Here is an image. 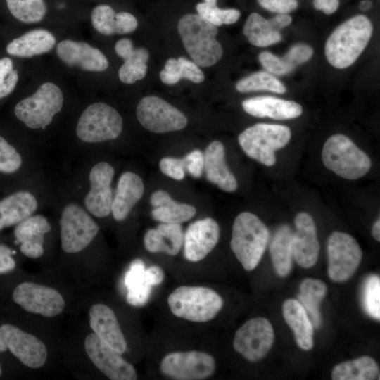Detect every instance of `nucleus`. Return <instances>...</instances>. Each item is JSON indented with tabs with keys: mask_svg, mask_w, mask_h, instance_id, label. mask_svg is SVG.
<instances>
[{
	"mask_svg": "<svg viewBox=\"0 0 380 380\" xmlns=\"http://www.w3.org/2000/svg\"><path fill=\"white\" fill-rule=\"evenodd\" d=\"M373 26L363 15H355L338 26L327 39L324 53L328 62L339 69L351 65L367 46Z\"/></svg>",
	"mask_w": 380,
	"mask_h": 380,
	"instance_id": "f257e3e1",
	"label": "nucleus"
},
{
	"mask_svg": "<svg viewBox=\"0 0 380 380\" xmlns=\"http://www.w3.org/2000/svg\"><path fill=\"white\" fill-rule=\"evenodd\" d=\"M184 48L200 67L215 64L222 56V48L215 39L217 28L198 14H185L177 25Z\"/></svg>",
	"mask_w": 380,
	"mask_h": 380,
	"instance_id": "f03ea898",
	"label": "nucleus"
},
{
	"mask_svg": "<svg viewBox=\"0 0 380 380\" xmlns=\"http://www.w3.org/2000/svg\"><path fill=\"white\" fill-rule=\"evenodd\" d=\"M269 239L267 227L255 214L243 212L236 217L230 247L244 270L251 271L258 266Z\"/></svg>",
	"mask_w": 380,
	"mask_h": 380,
	"instance_id": "7ed1b4c3",
	"label": "nucleus"
},
{
	"mask_svg": "<svg viewBox=\"0 0 380 380\" xmlns=\"http://www.w3.org/2000/svg\"><path fill=\"white\" fill-rule=\"evenodd\" d=\"M167 301L175 317L197 323L213 319L224 303L215 291L203 286H178L170 293Z\"/></svg>",
	"mask_w": 380,
	"mask_h": 380,
	"instance_id": "20e7f679",
	"label": "nucleus"
},
{
	"mask_svg": "<svg viewBox=\"0 0 380 380\" xmlns=\"http://www.w3.org/2000/svg\"><path fill=\"white\" fill-rule=\"evenodd\" d=\"M322 160L327 169L350 180L362 177L372 166L368 155L350 138L341 134H334L325 141Z\"/></svg>",
	"mask_w": 380,
	"mask_h": 380,
	"instance_id": "39448f33",
	"label": "nucleus"
},
{
	"mask_svg": "<svg viewBox=\"0 0 380 380\" xmlns=\"http://www.w3.org/2000/svg\"><path fill=\"white\" fill-rule=\"evenodd\" d=\"M291 137V129L286 126L258 123L243 130L238 141L248 157L270 167L276 163L275 151L284 147Z\"/></svg>",
	"mask_w": 380,
	"mask_h": 380,
	"instance_id": "423d86ee",
	"label": "nucleus"
},
{
	"mask_svg": "<svg viewBox=\"0 0 380 380\" xmlns=\"http://www.w3.org/2000/svg\"><path fill=\"white\" fill-rule=\"evenodd\" d=\"M61 88L51 82L42 84L30 96L20 101L14 108L17 118L31 129H45L63 105Z\"/></svg>",
	"mask_w": 380,
	"mask_h": 380,
	"instance_id": "0eeeda50",
	"label": "nucleus"
},
{
	"mask_svg": "<svg viewBox=\"0 0 380 380\" xmlns=\"http://www.w3.org/2000/svg\"><path fill=\"white\" fill-rule=\"evenodd\" d=\"M122 124V117L115 108L97 102L89 106L81 114L76 134L84 142H101L118 137Z\"/></svg>",
	"mask_w": 380,
	"mask_h": 380,
	"instance_id": "6e6552de",
	"label": "nucleus"
},
{
	"mask_svg": "<svg viewBox=\"0 0 380 380\" xmlns=\"http://www.w3.org/2000/svg\"><path fill=\"white\" fill-rule=\"evenodd\" d=\"M61 241L63 250L75 253L84 249L93 241L99 227L80 205L70 203L64 207L61 219Z\"/></svg>",
	"mask_w": 380,
	"mask_h": 380,
	"instance_id": "1a4fd4ad",
	"label": "nucleus"
},
{
	"mask_svg": "<svg viewBox=\"0 0 380 380\" xmlns=\"http://www.w3.org/2000/svg\"><path fill=\"white\" fill-rule=\"evenodd\" d=\"M216 367L215 358L199 350L175 351L161 360L163 375L177 380H202L211 376Z\"/></svg>",
	"mask_w": 380,
	"mask_h": 380,
	"instance_id": "9d476101",
	"label": "nucleus"
},
{
	"mask_svg": "<svg viewBox=\"0 0 380 380\" xmlns=\"http://www.w3.org/2000/svg\"><path fill=\"white\" fill-rule=\"evenodd\" d=\"M328 274L336 282L347 281L355 272L362 259V250L350 234L334 232L327 242Z\"/></svg>",
	"mask_w": 380,
	"mask_h": 380,
	"instance_id": "9b49d317",
	"label": "nucleus"
},
{
	"mask_svg": "<svg viewBox=\"0 0 380 380\" xmlns=\"http://www.w3.org/2000/svg\"><path fill=\"white\" fill-rule=\"evenodd\" d=\"M136 114L141 126L154 133L181 130L187 125V118L180 110L156 96L141 99Z\"/></svg>",
	"mask_w": 380,
	"mask_h": 380,
	"instance_id": "f8f14e48",
	"label": "nucleus"
},
{
	"mask_svg": "<svg viewBox=\"0 0 380 380\" xmlns=\"http://www.w3.org/2000/svg\"><path fill=\"white\" fill-rule=\"evenodd\" d=\"M274 340V329L269 320L255 317L246 321L236 331L233 346L245 359L256 362L268 353Z\"/></svg>",
	"mask_w": 380,
	"mask_h": 380,
	"instance_id": "ddd939ff",
	"label": "nucleus"
},
{
	"mask_svg": "<svg viewBox=\"0 0 380 380\" xmlns=\"http://www.w3.org/2000/svg\"><path fill=\"white\" fill-rule=\"evenodd\" d=\"M13 300L26 311L52 317L64 309L65 301L56 289L32 282H23L13 293Z\"/></svg>",
	"mask_w": 380,
	"mask_h": 380,
	"instance_id": "4468645a",
	"label": "nucleus"
},
{
	"mask_svg": "<svg viewBox=\"0 0 380 380\" xmlns=\"http://www.w3.org/2000/svg\"><path fill=\"white\" fill-rule=\"evenodd\" d=\"M85 351L94 365L112 380H135L137 371L121 354L101 340L94 333L84 341Z\"/></svg>",
	"mask_w": 380,
	"mask_h": 380,
	"instance_id": "2eb2a0df",
	"label": "nucleus"
},
{
	"mask_svg": "<svg viewBox=\"0 0 380 380\" xmlns=\"http://www.w3.org/2000/svg\"><path fill=\"white\" fill-rule=\"evenodd\" d=\"M0 335L7 348L25 366L35 369L44 365L47 349L37 337L8 324L0 327Z\"/></svg>",
	"mask_w": 380,
	"mask_h": 380,
	"instance_id": "dca6fc26",
	"label": "nucleus"
},
{
	"mask_svg": "<svg viewBox=\"0 0 380 380\" xmlns=\"http://www.w3.org/2000/svg\"><path fill=\"white\" fill-rule=\"evenodd\" d=\"M114 173V168L106 162L96 164L90 170L91 188L85 196L84 205L95 217H105L111 213L113 196L110 185Z\"/></svg>",
	"mask_w": 380,
	"mask_h": 380,
	"instance_id": "f3484780",
	"label": "nucleus"
},
{
	"mask_svg": "<svg viewBox=\"0 0 380 380\" xmlns=\"http://www.w3.org/2000/svg\"><path fill=\"white\" fill-rule=\"evenodd\" d=\"M220 238V227L211 217L196 220L184 233V255L192 262L203 260L215 247Z\"/></svg>",
	"mask_w": 380,
	"mask_h": 380,
	"instance_id": "a211bd4d",
	"label": "nucleus"
},
{
	"mask_svg": "<svg viewBox=\"0 0 380 380\" xmlns=\"http://www.w3.org/2000/svg\"><path fill=\"white\" fill-rule=\"evenodd\" d=\"M296 232L293 235V258L301 267L309 268L317 261L319 243L312 216L306 212L298 213L295 217Z\"/></svg>",
	"mask_w": 380,
	"mask_h": 380,
	"instance_id": "6ab92c4d",
	"label": "nucleus"
},
{
	"mask_svg": "<svg viewBox=\"0 0 380 380\" xmlns=\"http://www.w3.org/2000/svg\"><path fill=\"white\" fill-rule=\"evenodd\" d=\"M56 54L66 65L77 66L85 71L102 72L108 67L104 54L84 42L63 40L57 45Z\"/></svg>",
	"mask_w": 380,
	"mask_h": 380,
	"instance_id": "aec40b11",
	"label": "nucleus"
},
{
	"mask_svg": "<svg viewBox=\"0 0 380 380\" xmlns=\"http://www.w3.org/2000/svg\"><path fill=\"white\" fill-rule=\"evenodd\" d=\"M89 315L94 333L120 354L125 353L127 341L113 310L105 304L97 303L90 308Z\"/></svg>",
	"mask_w": 380,
	"mask_h": 380,
	"instance_id": "412c9836",
	"label": "nucleus"
},
{
	"mask_svg": "<svg viewBox=\"0 0 380 380\" xmlns=\"http://www.w3.org/2000/svg\"><path fill=\"white\" fill-rule=\"evenodd\" d=\"M241 105L244 111L251 115L274 120L294 119L303 113L299 103L269 96L253 97L243 101Z\"/></svg>",
	"mask_w": 380,
	"mask_h": 380,
	"instance_id": "4be33fe9",
	"label": "nucleus"
},
{
	"mask_svg": "<svg viewBox=\"0 0 380 380\" xmlns=\"http://www.w3.org/2000/svg\"><path fill=\"white\" fill-rule=\"evenodd\" d=\"M204 167L207 179L227 192L237 189V180L225 161L224 146L219 141H212L204 153Z\"/></svg>",
	"mask_w": 380,
	"mask_h": 380,
	"instance_id": "5701e85b",
	"label": "nucleus"
},
{
	"mask_svg": "<svg viewBox=\"0 0 380 380\" xmlns=\"http://www.w3.org/2000/svg\"><path fill=\"white\" fill-rule=\"evenodd\" d=\"M115 51L124 61L118 70L122 82L131 84L145 77L149 58V53L146 49H135L129 39L122 38L115 43Z\"/></svg>",
	"mask_w": 380,
	"mask_h": 380,
	"instance_id": "b1692460",
	"label": "nucleus"
},
{
	"mask_svg": "<svg viewBox=\"0 0 380 380\" xmlns=\"http://www.w3.org/2000/svg\"><path fill=\"white\" fill-rule=\"evenodd\" d=\"M144 191V183L139 175L132 172L122 173L113 196L111 213L117 221L127 218Z\"/></svg>",
	"mask_w": 380,
	"mask_h": 380,
	"instance_id": "393cba45",
	"label": "nucleus"
},
{
	"mask_svg": "<svg viewBox=\"0 0 380 380\" xmlns=\"http://www.w3.org/2000/svg\"><path fill=\"white\" fill-rule=\"evenodd\" d=\"M184 243V232L180 224L161 222L155 229L147 230L144 236V245L151 253H164L176 255Z\"/></svg>",
	"mask_w": 380,
	"mask_h": 380,
	"instance_id": "a878e982",
	"label": "nucleus"
},
{
	"mask_svg": "<svg viewBox=\"0 0 380 380\" xmlns=\"http://www.w3.org/2000/svg\"><path fill=\"white\" fill-rule=\"evenodd\" d=\"M150 203L153 207L152 217L163 223L181 224L191 219L196 213L193 205L176 202L163 190L153 192Z\"/></svg>",
	"mask_w": 380,
	"mask_h": 380,
	"instance_id": "bb28decb",
	"label": "nucleus"
},
{
	"mask_svg": "<svg viewBox=\"0 0 380 380\" xmlns=\"http://www.w3.org/2000/svg\"><path fill=\"white\" fill-rule=\"evenodd\" d=\"M55 36L44 29H34L14 39L6 46L8 54L30 58L50 51L56 44Z\"/></svg>",
	"mask_w": 380,
	"mask_h": 380,
	"instance_id": "cd10ccee",
	"label": "nucleus"
},
{
	"mask_svg": "<svg viewBox=\"0 0 380 380\" xmlns=\"http://www.w3.org/2000/svg\"><path fill=\"white\" fill-rule=\"evenodd\" d=\"M37 205L35 197L25 191H17L0 201V230L30 217Z\"/></svg>",
	"mask_w": 380,
	"mask_h": 380,
	"instance_id": "c85d7f7f",
	"label": "nucleus"
},
{
	"mask_svg": "<svg viewBox=\"0 0 380 380\" xmlns=\"http://www.w3.org/2000/svg\"><path fill=\"white\" fill-rule=\"evenodd\" d=\"M282 313L298 346L303 350H310L313 346L314 327L301 303L296 299L286 300L282 305Z\"/></svg>",
	"mask_w": 380,
	"mask_h": 380,
	"instance_id": "c756f323",
	"label": "nucleus"
},
{
	"mask_svg": "<svg viewBox=\"0 0 380 380\" xmlns=\"http://www.w3.org/2000/svg\"><path fill=\"white\" fill-rule=\"evenodd\" d=\"M293 235L287 224L279 226L274 233L270 245V253L276 272L280 277L287 276L292 269Z\"/></svg>",
	"mask_w": 380,
	"mask_h": 380,
	"instance_id": "7c9ffc66",
	"label": "nucleus"
},
{
	"mask_svg": "<svg viewBox=\"0 0 380 380\" xmlns=\"http://www.w3.org/2000/svg\"><path fill=\"white\" fill-rule=\"evenodd\" d=\"M145 269L144 262L138 258L132 262L125 274L126 300L130 305L144 306L150 298L152 286L146 279Z\"/></svg>",
	"mask_w": 380,
	"mask_h": 380,
	"instance_id": "2f4dec72",
	"label": "nucleus"
},
{
	"mask_svg": "<svg viewBox=\"0 0 380 380\" xmlns=\"http://www.w3.org/2000/svg\"><path fill=\"white\" fill-rule=\"evenodd\" d=\"M243 33L251 44L259 47L277 44L282 39L280 32L273 27L270 19H265L257 13L249 15Z\"/></svg>",
	"mask_w": 380,
	"mask_h": 380,
	"instance_id": "473e14b6",
	"label": "nucleus"
},
{
	"mask_svg": "<svg viewBox=\"0 0 380 380\" xmlns=\"http://www.w3.org/2000/svg\"><path fill=\"white\" fill-rule=\"evenodd\" d=\"M326 284L318 279L308 278L300 285L298 301L305 308L314 327L321 324L320 303L327 294Z\"/></svg>",
	"mask_w": 380,
	"mask_h": 380,
	"instance_id": "72a5a7b5",
	"label": "nucleus"
},
{
	"mask_svg": "<svg viewBox=\"0 0 380 380\" xmlns=\"http://www.w3.org/2000/svg\"><path fill=\"white\" fill-rule=\"evenodd\" d=\"M376 362L370 357L362 356L335 366L331 372L333 380H373L379 376Z\"/></svg>",
	"mask_w": 380,
	"mask_h": 380,
	"instance_id": "f704fd0d",
	"label": "nucleus"
},
{
	"mask_svg": "<svg viewBox=\"0 0 380 380\" xmlns=\"http://www.w3.org/2000/svg\"><path fill=\"white\" fill-rule=\"evenodd\" d=\"M47 219L42 215H30L17 224L14 229L15 243H44V236L51 230Z\"/></svg>",
	"mask_w": 380,
	"mask_h": 380,
	"instance_id": "c9c22d12",
	"label": "nucleus"
},
{
	"mask_svg": "<svg viewBox=\"0 0 380 380\" xmlns=\"http://www.w3.org/2000/svg\"><path fill=\"white\" fill-rule=\"evenodd\" d=\"M7 7L17 20L24 23H37L47 12L44 0H6Z\"/></svg>",
	"mask_w": 380,
	"mask_h": 380,
	"instance_id": "e433bc0d",
	"label": "nucleus"
},
{
	"mask_svg": "<svg viewBox=\"0 0 380 380\" xmlns=\"http://www.w3.org/2000/svg\"><path fill=\"white\" fill-rule=\"evenodd\" d=\"M240 92L267 90L278 94L286 92V87L274 75L267 71L254 72L240 80L236 84Z\"/></svg>",
	"mask_w": 380,
	"mask_h": 380,
	"instance_id": "4c0bfd02",
	"label": "nucleus"
},
{
	"mask_svg": "<svg viewBox=\"0 0 380 380\" xmlns=\"http://www.w3.org/2000/svg\"><path fill=\"white\" fill-rule=\"evenodd\" d=\"M198 14L215 26L224 24L229 25L236 23L240 17V11L234 8L222 9L217 4H208L205 2L198 3L196 6Z\"/></svg>",
	"mask_w": 380,
	"mask_h": 380,
	"instance_id": "58836bf2",
	"label": "nucleus"
},
{
	"mask_svg": "<svg viewBox=\"0 0 380 380\" xmlns=\"http://www.w3.org/2000/svg\"><path fill=\"white\" fill-rule=\"evenodd\" d=\"M91 21L94 28L102 34H117L118 15L107 4H99L93 8Z\"/></svg>",
	"mask_w": 380,
	"mask_h": 380,
	"instance_id": "ea45409f",
	"label": "nucleus"
},
{
	"mask_svg": "<svg viewBox=\"0 0 380 380\" xmlns=\"http://www.w3.org/2000/svg\"><path fill=\"white\" fill-rule=\"evenodd\" d=\"M363 303L365 310L369 315L379 320L380 279L376 275H370L365 283Z\"/></svg>",
	"mask_w": 380,
	"mask_h": 380,
	"instance_id": "a19ab883",
	"label": "nucleus"
},
{
	"mask_svg": "<svg viewBox=\"0 0 380 380\" xmlns=\"http://www.w3.org/2000/svg\"><path fill=\"white\" fill-rule=\"evenodd\" d=\"M22 158L17 150L0 136V172L13 173L19 170Z\"/></svg>",
	"mask_w": 380,
	"mask_h": 380,
	"instance_id": "79ce46f5",
	"label": "nucleus"
},
{
	"mask_svg": "<svg viewBox=\"0 0 380 380\" xmlns=\"http://www.w3.org/2000/svg\"><path fill=\"white\" fill-rule=\"evenodd\" d=\"M18 81L17 70L13 69L11 58L0 59V99L10 94L15 89Z\"/></svg>",
	"mask_w": 380,
	"mask_h": 380,
	"instance_id": "37998d69",
	"label": "nucleus"
},
{
	"mask_svg": "<svg viewBox=\"0 0 380 380\" xmlns=\"http://www.w3.org/2000/svg\"><path fill=\"white\" fill-rule=\"evenodd\" d=\"M312 55L313 49L311 46L305 44H296L281 58L293 70L298 65L308 61Z\"/></svg>",
	"mask_w": 380,
	"mask_h": 380,
	"instance_id": "c03bdc74",
	"label": "nucleus"
},
{
	"mask_svg": "<svg viewBox=\"0 0 380 380\" xmlns=\"http://www.w3.org/2000/svg\"><path fill=\"white\" fill-rule=\"evenodd\" d=\"M258 59L267 72L276 75H284L292 70L280 58L269 51H262L258 56Z\"/></svg>",
	"mask_w": 380,
	"mask_h": 380,
	"instance_id": "a18cd8bd",
	"label": "nucleus"
},
{
	"mask_svg": "<svg viewBox=\"0 0 380 380\" xmlns=\"http://www.w3.org/2000/svg\"><path fill=\"white\" fill-rule=\"evenodd\" d=\"M159 167L163 174L174 179L182 180L185 176L184 163L182 158H163L159 163Z\"/></svg>",
	"mask_w": 380,
	"mask_h": 380,
	"instance_id": "49530a36",
	"label": "nucleus"
},
{
	"mask_svg": "<svg viewBox=\"0 0 380 380\" xmlns=\"http://www.w3.org/2000/svg\"><path fill=\"white\" fill-rule=\"evenodd\" d=\"M185 171L194 178H199L203 172L204 155L198 149L194 150L184 158Z\"/></svg>",
	"mask_w": 380,
	"mask_h": 380,
	"instance_id": "de8ad7c7",
	"label": "nucleus"
},
{
	"mask_svg": "<svg viewBox=\"0 0 380 380\" xmlns=\"http://www.w3.org/2000/svg\"><path fill=\"white\" fill-rule=\"evenodd\" d=\"M179 63V76L181 79L186 78L194 83H201L204 80V74L199 66L194 61L184 57L177 58Z\"/></svg>",
	"mask_w": 380,
	"mask_h": 380,
	"instance_id": "09e8293b",
	"label": "nucleus"
},
{
	"mask_svg": "<svg viewBox=\"0 0 380 380\" xmlns=\"http://www.w3.org/2000/svg\"><path fill=\"white\" fill-rule=\"evenodd\" d=\"M259 4L271 12L287 14L296 10L298 6L297 0H258Z\"/></svg>",
	"mask_w": 380,
	"mask_h": 380,
	"instance_id": "8fccbe9b",
	"label": "nucleus"
},
{
	"mask_svg": "<svg viewBox=\"0 0 380 380\" xmlns=\"http://www.w3.org/2000/svg\"><path fill=\"white\" fill-rule=\"evenodd\" d=\"M160 78L163 83L168 85L175 84L181 80L177 58H170L166 61L164 68L160 72Z\"/></svg>",
	"mask_w": 380,
	"mask_h": 380,
	"instance_id": "3c124183",
	"label": "nucleus"
},
{
	"mask_svg": "<svg viewBox=\"0 0 380 380\" xmlns=\"http://www.w3.org/2000/svg\"><path fill=\"white\" fill-rule=\"evenodd\" d=\"M118 25L117 34H125L134 32L137 26L138 22L136 18L130 13L122 11L118 13Z\"/></svg>",
	"mask_w": 380,
	"mask_h": 380,
	"instance_id": "603ef678",
	"label": "nucleus"
},
{
	"mask_svg": "<svg viewBox=\"0 0 380 380\" xmlns=\"http://www.w3.org/2000/svg\"><path fill=\"white\" fill-rule=\"evenodd\" d=\"M13 251L8 247L0 244V274L12 271L15 267V262L11 255Z\"/></svg>",
	"mask_w": 380,
	"mask_h": 380,
	"instance_id": "864d4df0",
	"label": "nucleus"
},
{
	"mask_svg": "<svg viewBox=\"0 0 380 380\" xmlns=\"http://www.w3.org/2000/svg\"><path fill=\"white\" fill-rule=\"evenodd\" d=\"M145 277L151 286L160 284L165 279L163 270L158 265H152L145 269Z\"/></svg>",
	"mask_w": 380,
	"mask_h": 380,
	"instance_id": "5fc2aeb1",
	"label": "nucleus"
},
{
	"mask_svg": "<svg viewBox=\"0 0 380 380\" xmlns=\"http://www.w3.org/2000/svg\"><path fill=\"white\" fill-rule=\"evenodd\" d=\"M20 251L23 255L28 258H39L44 253L43 244L37 243H20Z\"/></svg>",
	"mask_w": 380,
	"mask_h": 380,
	"instance_id": "6e6d98bb",
	"label": "nucleus"
},
{
	"mask_svg": "<svg viewBox=\"0 0 380 380\" xmlns=\"http://www.w3.org/2000/svg\"><path fill=\"white\" fill-rule=\"evenodd\" d=\"M313 5L317 10H322L325 14L334 13L338 8V0H314Z\"/></svg>",
	"mask_w": 380,
	"mask_h": 380,
	"instance_id": "4d7b16f0",
	"label": "nucleus"
},
{
	"mask_svg": "<svg viewBox=\"0 0 380 380\" xmlns=\"http://www.w3.org/2000/svg\"><path fill=\"white\" fill-rule=\"evenodd\" d=\"M273 27L278 31L289 25L292 18L288 14L278 13L270 19Z\"/></svg>",
	"mask_w": 380,
	"mask_h": 380,
	"instance_id": "13d9d810",
	"label": "nucleus"
},
{
	"mask_svg": "<svg viewBox=\"0 0 380 380\" xmlns=\"http://www.w3.org/2000/svg\"><path fill=\"white\" fill-rule=\"evenodd\" d=\"M372 235L377 241H380V219L378 218L374 223L372 228Z\"/></svg>",
	"mask_w": 380,
	"mask_h": 380,
	"instance_id": "bf43d9fd",
	"label": "nucleus"
},
{
	"mask_svg": "<svg viewBox=\"0 0 380 380\" xmlns=\"http://www.w3.org/2000/svg\"><path fill=\"white\" fill-rule=\"evenodd\" d=\"M372 6V2L369 0H363L360 2V8L362 11H367Z\"/></svg>",
	"mask_w": 380,
	"mask_h": 380,
	"instance_id": "052dcab7",
	"label": "nucleus"
},
{
	"mask_svg": "<svg viewBox=\"0 0 380 380\" xmlns=\"http://www.w3.org/2000/svg\"><path fill=\"white\" fill-rule=\"evenodd\" d=\"M7 349L8 348H7L6 344L4 340L3 339V338L1 337V336L0 335V353L6 351Z\"/></svg>",
	"mask_w": 380,
	"mask_h": 380,
	"instance_id": "680f3d73",
	"label": "nucleus"
},
{
	"mask_svg": "<svg viewBox=\"0 0 380 380\" xmlns=\"http://www.w3.org/2000/svg\"><path fill=\"white\" fill-rule=\"evenodd\" d=\"M205 3L206 4H213V5H215L217 4V0H203Z\"/></svg>",
	"mask_w": 380,
	"mask_h": 380,
	"instance_id": "e2e57ef3",
	"label": "nucleus"
},
{
	"mask_svg": "<svg viewBox=\"0 0 380 380\" xmlns=\"http://www.w3.org/2000/svg\"><path fill=\"white\" fill-rule=\"evenodd\" d=\"M1 373H2V370H1V365H0V376L1 375Z\"/></svg>",
	"mask_w": 380,
	"mask_h": 380,
	"instance_id": "0e129e2a",
	"label": "nucleus"
}]
</instances>
